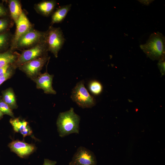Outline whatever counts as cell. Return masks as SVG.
<instances>
[{
	"label": "cell",
	"mask_w": 165,
	"mask_h": 165,
	"mask_svg": "<svg viewBox=\"0 0 165 165\" xmlns=\"http://www.w3.org/2000/svg\"><path fill=\"white\" fill-rule=\"evenodd\" d=\"M12 64H8L0 68V78L4 76L6 74L8 70Z\"/></svg>",
	"instance_id": "cell-25"
},
{
	"label": "cell",
	"mask_w": 165,
	"mask_h": 165,
	"mask_svg": "<svg viewBox=\"0 0 165 165\" xmlns=\"http://www.w3.org/2000/svg\"><path fill=\"white\" fill-rule=\"evenodd\" d=\"M165 59L161 60L159 61L158 63V66L162 74L164 75L165 72Z\"/></svg>",
	"instance_id": "cell-24"
},
{
	"label": "cell",
	"mask_w": 165,
	"mask_h": 165,
	"mask_svg": "<svg viewBox=\"0 0 165 165\" xmlns=\"http://www.w3.org/2000/svg\"><path fill=\"white\" fill-rule=\"evenodd\" d=\"M57 162L55 161H53L48 159H45L44 160L43 165H56Z\"/></svg>",
	"instance_id": "cell-26"
},
{
	"label": "cell",
	"mask_w": 165,
	"mask_h": 165,
	"mask_svg": "<svg viewBox=\"0 0 165 165\" xmlns=\"http://www.w3.org/2000/svg\"><path fill=\"white\" fill-rule=\"evenodd\" d=\"M8 2L10 18L16 24L23 11L21 3L18 0H9Z\"/></svg>",
	"instance_id": "cell-14"
},
{
	"label": "cell",
	"mask_w": 165,
	"mask_h": 165,
	"mask_svg": "<svg viewBox=\"0 0 165 165\" xmlns=\"http://www.w3.org/2000/svg\"><path fill=\"white\" fill-rule=\"evenodd\" d=\"M2 94L3 100L12 110L18 108L16 95L12 88L9 87L2 90Z\"/></svg>",
	"instance_id": "cell-17"
},
{
	"label": "cell",
	"mask_w": 165,
	"mask_h": 165,
	"mask_svg": "<svg viewBox=\"0 0 165 165\" xmlns=\"http://www.w3.org/2000/svg\"><path fill=\"white\" fill-rule=\"evenodd\" d=\"M71 6L72 5L70 4L63 6L53 12L51 16V26L53 24L62 22L71 9Z\"/></svg>",
	"instance_id": "cell-16"
},
{
	"label": "cell",
	"mask_w": 165,
	"mask_h": 165,
	"mask_svg": "<svg viewBox=\"0 0 165 165\" xmlns=\"http://www.w3.org/2000/svg\"><path fill=\"white\" fill-rule=\"evenodd\" d=\"M88 87L90 92L95 95L100 94L103 90V86L101 83L95 80L91 81L89 82Z\"/></svg>",
	"instance_id": "cell-19"
},
{
	"label": "cell",
	"mask_w": 165,
	"mask_h": 165,
	"mask_svg": "<svg viewBox=\"0 0 165 165\" xmlns=\"http://www.w3.org/2000/svg\"><path fill=\"white\" fill-rule=\"evenodd\" d=\"M48 51L47 42L40 43L31 48L23 50L13 64L16 68L26 62L48 55Z\"/></svg>",
	"instance_id": "cell-5"
},
{
	"label": "cell",
	"mask_w": 165,
	"mask_h": 165,
	"mask_svg": "<svg viewBox=\"0 0 165 165\" xmlns=\"http://www.w3.org/2000/svg\"><path fill=\"white\" fill-rule=\"evenodd\" d=\"M140 47L151 60L165 59V37L161 33L157 32L151 34L146 42Z\"/></svg>",
	"instance_id": "cell-2"
},
{
	"label": "cell",
	"mask_w": 165,
	"mask_h": 165,
	"mask_svg": "<svg viewBox=\"0 0 165 165\" xmlns=\"http://www.w3.org/2000/svg\"><path fill=\"white\" fill-rule=\"evenodd\" d=\"M11 19L8 16L0 18V34L8 31L9 29L12 26Z\"/></svg>",
	"instance_id": "cell-20"
},
{
	"label": "cell",
	"mask_w": 165,
	"mask_h": 165,
	"mask_svg": "<svg viewBox=\"0 0 165 165\" xmlns=\"http://www.w3.org/2000/svg\"><path fill=\"white\" fill-rule=\"evenodd\" d=\"M19 53L12 51L9 48L0 53V68L9 64H13L16 61Z\"/></svg>",
	"instance_id": "cell-15"
},
{
	"label": "cell",
	"mask_w": 165,
	"mask_h": 165,
	"mask_svg": "<svg viewBox=\"0 0 165 165\" xmlns=\"http://www.w3.org/2000/svg\"><path fill=\"white\" fill-rule=\"evenodd\" d=\"M11 150L21 158H24L29 156L35 150V146L33 144L16 140L9 144Z\"/></svg>",
	"instance_id": "cell-10"
},
{
	"label": "cell",
	"mask_w": 165,
	"mask_h": 165,
	"mask_svg": "<svg viewBox=\"0 0 165 165\" xmlns=\"http://www.w3.org/2000/svg\"><path fill=\"white\" fill-rule=\"evenodd\" d=\"M13 35L9 31L0 34V53L7 50L10 47Z\"/></svg>",
	"instance_id": "cell-18"
},
{
	"label": "cell",
	"mask_w": 165,
	"mask_h": 165,
	"mask_svg": "<svg viewBox=\"0 0 165 165\" xmlns=\"http://www.w3.org/2000/svg\"><path fill=\"white\" fill-rule=\"evenodd\" d=\"M3 114H2V112L0 110V119L2 118L3 117Z\"/></svg>",
	"instance_id": "cell-28"
},
{
	"label": "cell",
	"mask_w": 165,
	"mask_h": 165,
	"mask_svg": "<svg viewBox=\"0 0 165 165\" xmlns=\"http://www.w3.org/2000/svg\"><path fill=\"white\" fill-rule=\"evenodd\" d=\"M97 161L93 152L82 146L79 147L69 163V165H97Z\"/></svg>",
	"instance_id": "cell-9"
},
{
	"label": "cell",
	"mask_w": 165,
	"mask_h": 165,
	"mask_svg": "<svg viewBox=\"0 0 165 165\" xmlns=\"http://www.w3.org/2000/svg\"><path fill=\"white\" fill-rule=\"evenodd\" d=\"M8 12L3 4L0 2V18L8 17Z\"/></svg>",
	"instance_id": "cell-23"
},
{
	"label": "cell",
	"mask_w": 165,
	"mask_h": 165,
	"mask_svg": "<svg viewBox=\"0 0 165 165\" xmlns=\"http://www.w3.org/2000/svg\"><path fill=\"white\" fill-rule=\"evenodd\" d=\"M57 4L55 0H44L35 4L34 8L39 14L46 17L52 14Z\"/></svg>",
	"instance_id": "cell-13"
},
{
	"label": "cell",
	"mask_w": 165,
	"mask_h": 165,
	"mask_svg": "<svg viewBox=\"0 0 165 165\" xmlns=\"http://www.w3.org/2000/svg\"><path fill=\"white\" fill-rule=\"evenodd\" d=\"M47 34V30L42 31L32 28L19 40L15 50L28 49L40 43L46 42Z\"/></svg>",
	"instance_id": "cell-3"
},
{
	"label": "cell",
	"mask_w": 165,
	"mask_h": 165,
	"mask_svg": "<svg viewBox=\"0 0 165 165\" xmlns=\"http://www.w3.org/2000/svg\"><path fill=\"white\" fill-rule=\"evenodd\" d=\"M141 3L146 6H149L154 0H138Z\"/></svg>",
	"instance_id": "cell-27"
},
{
	"label": "cell",
	"mask_w": 165,
	"mask_h": 165,
	"mask_svg": "<svg viewBox=\"0 0 165 165\" xmlns=\"http://www.w3.org/2000/svg\"><path fill=\"white\" fill-rule=\"evenodd\" d=\"M80 120V116L75 112L73 108L60 112L56 122L59 136L63 137L72 133L79 134Z\"/></svg>",
	"instance_id": "cell-1"
},
{
	"label": "cell",
	"mask_w": 165,
	"mask_h": 165,
	"mask_svg": "<svg viewBox=\"0 0 165 165\" xmlns=\"http://www.w3.org/2000/svg\"><path fill=\"white\" fill-rule=\"evenodd\" d=\"M71 97L77 105L83 108H91L96 104L95 99L85 87L83 80L76 84L72 90Z\"/></svg>",
	"instance_id": "cell-4"
},
{
	"label": "cell",
	"mask_w": 165,
	"mask_h": 165,
	"mask_svg": "<svg viewBox=\"0 0 165 165\" xmlns=\"http://www.w3.org/2000/svg\"><path fill=\"white\" fill-rule=\"evenodd\" d=\"M9 122L14 131L22 134L24 137L31 135L32 133L28 123L20 117L12 118Z\"/></svg>",
	"instance_id": "cell-12"
},
{
	"label": "cell",
	"mask_w": 165,
	"mask_h": 165,
	"mask_svg": "<svg viewBox=\"0 0 165 165\" xmlns=\"http://www.w3.org/2000/svg\"><path fill=\"white\" fill-rule=\"evenodd\" d=\"M16 28L13 35L9 49L12 51L15 50L16 43L20 38L27 32L33 28V25L30 21L27 15L23 11L16 23Z\"/></svg>",
	"instance_id": "cell-8"
},
{
	"label": "cell",
	"mask_w": 165,
	"mask_h": 165,
	"mask_svg": "<svg viewBox=\"0 0 165 165\" xmlns=\"http://www.w3.org/2000/svg\"><path fill=\"white\" fill-rule=\"evenodd\" d=\"M50 58L48 55H46L26 62L18 68L33 80L41 73V70Z\"/></svg>",
	"instance_id": "cell-7"
},
{
	"label": "cell",
	"mask_w": 165,
	"mask_h": 165,
	"mask_svg": "<svg viewBox=\"0 0 165 165\" xmlns=\"http://www.w3.org/2000/svg\"><path fill=\"white\" fill-rule=\"evenodd\" d=\"M54 75L47 72L41 73L32 80L36 84V88L43 90L45 93L55 94L56 91L52 86Z\"/></svg>",
	"instance_id": "cell-11"
},
{
	"label": "cell",
	"mask_w": 165,
	"mask_h": 165,
	"mask_svg": "<svg viewBox=\"0 0 165 165\" xmlns=\"http://www.w3.org/2000/svg\"><path fill=\"white\" fill-rule=\"evenodd\" d=\"M16 68L12 64L9 68L6 74L3 77L0 78V86L5 81L10 78L13 75Z\"/></svg>",
	"instance_id": "cell-22"
},
{
	"label": "cell",
	"mask_w": 165,
	"mask_h": 165,
	"mask_svg": "<svg viewBox=\"0 0 165 165\" xmlns=\"http://www.w3.org/2000/svg\"><path fill=\"white\" fill-rule=\"evenodd\" d=\"M47 31L46 42L48 51L57 58L58 53L65 40L63 32L60 28L52 26H50Z\"/></svg>",
	"instance_id": "cell-6"
},
{
	"label": "cell",
	"mask_w": 165,
	"mask_h": 165,
	"mask_svg": "<svg viewBox=\"0 0 165 165\" xmlns=\"http://www.w3.org/2000/svg\"><path fill=\"white\" fill-rule=\"evenodd\" d=\"M0 110L4 115H7L11 116L12 118H15L12 110L8 105L4 101L2 96H0Z\"/></svg>",
	"instance_id": "cell-21"
}]
</instances>
